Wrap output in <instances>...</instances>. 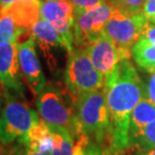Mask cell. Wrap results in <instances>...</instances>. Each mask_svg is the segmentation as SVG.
I'll use <instances>...</instances> for the list:
<instances>
[{
	"label": "cell",
	"mask_w": 155,
	"mask_h": 155,
	"mask_svg": "<svg viewBox=\"0 0 155 155\" xmlns=\"http://www.w3.org/2000/svg\"><path fill=\"white\" fill-rule=\"evenodd\" d=\"M17 0H0V8H6Z\"/></svg>",
	"instance_id": "cell-28"
},
{
	"label": "cell",
	"mask_w": 155,
	"mask_h": 155,
	"mask_svg": "<svg viewBox=\"0 0 155 155\" xmlns=\"http://www.w3.org/2000/svg\"><path fill=\"white\" fill-rule=\"evenodd\" d=\"M113 8L108 2L89 9L73 8L74 44L73 48H86L103 31L104 25L109 20Z\"/></svg>",
	"instance_id": "cell-7"
},
{
	"label": "cell",
	"mask_w": 155,
	"mask_h": 155,
	"mask_svg": "<svg viewBox=\"0 0 155 155\" xmlns=\"http://www.w3.org/2000/svg\"><path fill=\"white\" fill-rule=\"evenodd\" d=\"M148 19L142 12L134 15H125L113 9L109 20L104 25L103 32L116 45L121 58L132 57L133 45L140 39Z\"/></svg>",
	"instance_id": "cell-6"
},
{
	"label": "cell",
	"mask_w": 155,
	"mask_h": 155,
	"mask_svg": "<svg viewBox=\"0 0 155 155\" xmlns=\"http://www.w3.org/2000/svg\"><path fill=\"white\" fill-rule=\"evenodd\" d=\"M87 51L95 69L105 78L116 69L122 60L116 45L103 31L87 48Z\"/></svg>",
	"instance_id": "cell-11"
},
{
	"label": "cell",
	"mask_w": 155,
	"mask_h": 155,
	"mask_svg": "<svg viewBox=\"0 0 155 155\" xmlns=\"http://www.w3.org/2000/svg\"><path fill=\"white\" fill-rule=\"evenodd\" d=\"M53 132L40 119L32 126L27 136L23 139L20 144L28 149L51 154L53 149Z\"/></svg>",
	"instance_id": "cell-14"
},
{
	"label": "cell",
	"mask_w": 155,
	"mask_h": 155,
	"mask_svg": "<svg viewBox=\"0 0 155 155\" xmlns=\"http://www.w3.org/2000/svg\"><path fill=\"white\" fill-rule=\"evenodd\" d=\"M23 145L18 143V145H4L0 143V155H22L24 152Z\"/></svg>",
	"instance_id": "cell-22"
},
{
	"label": "cell",
	"mask_w": 155,
	"mask_h": 155,
	"mask_svg": "<svg viewBox=\"0 0 155 155\" xmlns=\"http://www.w3.org/2000/svg\"><path fill=\"white\" fill-rule=\"evenodd\" d=\"M0 84L13 93L23 95L22 72L16 41L0 44Z\"/></svg>",
	"instance_id": "cell-10"
},
{
	"label": "cell",
	"mask_w": 155,
	"mask_h": 155,
	"mask_svg": "<svg viewBox=\"0 0 155 155\" xmlns=\"http://www.w3.org/2000/svg\"><path fill=\"white\" fill-rule=\"evenodd\" d=\"M135 155H155V148H146V149H138Z\"/></svg>",
	"instance_id": "cell-26"
},
{
	"label": "cell",
	"mask_w": 155,
	"mask_h": 155,
	"mask_svg": "<svg viewBox=\"0 0 155 155\" xmlns=\"http://www.w3.org/2000/svg\"><path fill=\"white\" fill-rule=\"evenodd\" d=\"M84 155H108V154L105 152L102 148L99 147V145L91 141V142L87 145Z\"/></svg>",
	"instance_id": "cell-25"
},
{
	"label": "cell",
	"mask_w": 155,
	"mask_h": 155,
	"mask_svg": "<svg viewBox=\"0 0 155 155\" xmlns=\"http://www.w3.org/2000/svg\"><path fill=\"white\" fill-rule=\"evenodd\" d=\"M30 33L33 36L36 44L43 52L50 68H53L56 65L53 55L55 51L59 49H65L68 54L66 44L62 35L45 19L39 18L32 26Z\"/></svg>",
	"instance_id": "cell-12"
},
{
	"label": "cell",
	"mask_w": 155,
	"mask_h": 155,
	"mask_svg": "<svg viewBox=\"0 0 155 155\" xmlns=\"http://www.w3.org/2000/svg\"><path fill=\"white\" fill-rule=\"evenodd\" d=\"M114 10L125 15H134L142 12L145 0H107Z\"/></svg>",
	"instance_id": "cell-18"
},
{
	"label": "cell",
	"mask_w": 155,
	"mask_h": 155,
	"mask_svg": "<svg viewBox=\"0 0 155 155\" xmlns=\"http://www.w3.org/2000/svg\"><path fill=\"white\" fill-rule=\"evenodd\" d=\"M73 6V8L79 9H89L95 6L107 2V0H68Z\"/></svg>",
	"instance_id": "cell-21"
},
{
	"label": "cell",
	"mask_w": 155,
	"mask_h": 155,
	"mask_svg": "<svg viewBox=\"0 0 155 155\" xmlns=\"http://www.w3.org/2000/svg\"><path fill=\"white\" fill-rule=\"evenodd\" d=\"M142 13L148 19V21L155 18V0H145Z\"/></svg>",
	"instance_id": "cell-24"
},
{
	"label": "cell",
	"mask_w": 155,
	"mask_h": 155,
	"mask_svg": "<svg viewBox=\"0 0 155 155\" xmlns=\"http://www.w3.org/2000/svg\"><path fill=\"white\" fill-rule=\"evenodd\" d=\"M22 155H51L49 153H45V152H40V151H35V150H31L26 148L24 149V152Z\"/></svg>",
	"instance_id": "cell-27"
},
{
	"label": "cell",
	"mask_w": 155,
	"mask_h": 155,
	"mask_svg": "<svg viewBox=\"0 0 155 155\" xmlns=\"http://www.w3.org/2000/svg\"><path fill=\"white\" fill-rule=\"evenodd\" d=\"M149 22L151 24H153V25H155V18H153V19H151V20H149Z\"/></svg>",
	"instance_id": "cell-30"
},
{
	"label": "cell",
	"mask_w": 155,
	"mask_h": 155,
	"mask_svg": "<svg viewBox=\"0 0 155 155\" xmlns=\"http://www.w3.org/2000/svg\"><path fill=\"white\" fill-rule=\"evenodd\" d=\"M131 52L138 67L148 72L155 71V44L139 39L133 45Z\"/></svg>",
	"instance_id": "cell-16"
},
{
	"label": "cell",
	"mask_w": 155,
	"mask_h": 155,
	"mask_svg": "<svg viewBox=\"0 0 155 155\" xmlns=\"http://www.w3.org/2000/svg\"><path fill=\"white\" fill-rule=\"evenodd\" d=\"M36 107L40 119L52 132L69 134L75 140L85 136L77 120L75 105L67 104L64 93L53 85H46L37 95Z\"/></svg>",
	"instance_id": "cell-2"
},
{
	"label": "cell",
	"mask_w": 155,
	"mask_h": 155,
	"mask_svg": "<svg viewBox=\"0 0 155 155\" xmlns=\"http://www.w3.org/2000/svg\"><path fill=\"white\" fill-rule=\"evenodd\" d=\"M155 120V105L149 99L143 97L133 109L130 116L129 139L132 141L139 135L148 124Z\"/></svg>",
	"instance_id": "cell-15"
},
{
	"label": "cell",
	"mask_w": 155,
	"mask_h": 155,
	"mask_svg": "<svg viewBox=\"0 0 155 155\" xmlns=\"http://www.w3.org/2000/svg\"><path fill=\"white\" fill-rule=\"evenodd\" d=\"M26 32L18 27L14 19L5 9H0V44L16 41L18 44L21 35Z\"/></svg>",
	"instance_id": "cell-17"
},
{
	"label": "cell",
	"mask_w": 155,
	"mask_h": 155,
	"mask_svg": "<svg viewBox=\"0 0 155 155\" xmlns=\"http://www.w3.org/2000/svg\"><path fill=\"white\" fill-rule=\"evenodd\" d=\"M105 95L110 118V144L114 153L130 147V116L133 109L145 97L144 83L130 58L119 62L116 69L105 78Z\"/></svg>",
	"instance_id": "cell-1"
},
{
	"label": "cell",
	"mask_w": 155,
	"mask_h": 155,
	"mask_svg": "<svg viewBox=\"0 0 155 155\" xmlns=\"http://www.w3.org/2000/svg\"><path fill=\"white\" fill-rule=\"evenodd\" d=\"M1 112H2V96L0 93V116H1Z\"/></svg>",
	"instance_id": "cell-29"
},
{
	"label": "cell",
	"mask_w": 155,
	"mask_h": 155,
	"mask_svg": "<svg viewBox=\"0 0 155 155\" xmlns=\"http://www.w3.org/2000/svg\"><path fill=\"white\" fill-rule=\"evenodd\" d=\"M64 81L68 92L76 99L104 88L105 77L95 69L86 48L74 47L68 54Z\"/></svg>",
	"instance_id": "cell-5"
},
{
	"label": "cell",
	"mask_w": 155,
	"mask_h": 155,
	"mask_svg": "<svg viewBox=\"0 0 155 155\" xmlns=\"http://www.w3.org/2000/svg\"><path fill=\"white\" fill-rule=\"evenodd\" d=\"M140 39L149 42V44H155V25L151 24L149 21L145 26L142 34L140 36Z\"/></svg>",
	"instance_id": "cell-23"
},
{
	"label": "cell",
	"mask_w": 155,
	"mask_h": 155,
	"mask_svg": "<svg viewBox=\"0 0 155 155\" xmlns=\"http://www.w3.org/2000/svg\"><path fill=\"white\" fill-rule=\"evenodd\" d=\"M74 105L81 130L92 142L99 145L105 136L109 137L110 118L104 88L79 96Z\"/></svg>",
	"instance_id": "cell-3"
},
{
	"label": "cell",
	"mask_w": 155,
	"mask_h": 155,
	"mask_svg": "<svg viewBox=\"0 0 155 155\" xmlns=\"http://www.w3.org/2000/svg\"><path fill=\"white\" fill-rule=\"evenodd\" d=\"M40 17L62 35L69 54L74 44V15L71 3L68 0H41Z\"/></svg>",
	"instance_id": "cell-8"
},
{
	"label": "cell",
	"mask_w": 155,
	"mask_h": 155,
	"mask_svg": "<svg viewBox=\"0 0 155 155\" xmlns=\"http://www.w3.org/2000/svg\"><path fill=\"white\" fill-rule=\"evenodd\" d=\"M145 97L155 105V71L150 72L146 82L144 83Z\"/></svg>",
	"instance_id": "cell-20"
},
{
	"label": "cell",
	"mask_w": 155,
	"mask_h": 155,
	"mask_svg": "<svg viewBox=\"0 0 155 155\" xmlns=\"http://www.w3.org/2000/svg\"><path fill=\"white\" fill-rule=\"evenodd\" d=\"M131 145H135L138 149L155 148V120L149 123L132 141Z\"/></svg>",
	"instance_id": "cell-19"
},
{
	"label": "cell",
	"mask_w": 155,
	"mask_h": 155,
	"mask_svg": "<svg viewBox=\"0 0 155 155\" xmlns=\"http://www.w3.org/2000/svg\"><path fill=\"white\" fill-rule=\"evenodd\" d=\"M17 48L22 76L32 93L37 96L47 83L36 52V42L31 33L27 39L18 42Z\"/></svg>",
	"instance_id": "cell-9"
},
{
	"label": "cell",
	"mask_w": 155,
	"mask_h": 155,
	"mask_svg": "<svg viewBox=\"0 0 155 155\" xmlns=\"http://www.w3.org/2000/svg\"><path fill=\"white\" fill-rule=\"evenodd\" d=\"M41 0H17L5 9L10 14L18 27L30 31L32 26L40 18Z\"/></svg>",
	"instance_id": "cell-13"
},
{
	"label": "cell",
	"mask_w": 155,
	"mask_h": 155,
	"mask_svg": "<svg viewBox=\"0 0 155 155\" xmlns=\"http://www.w3.org/2000/svg\"><path fill=\"white\" fill-rule=\"evenodd\" d=\"M20 94H4V106L0 116V143H21L32 126L40 120L39 114L24 101Z\"/></svg>",
	"instance_id": "cell-4"
}]
</instances>
